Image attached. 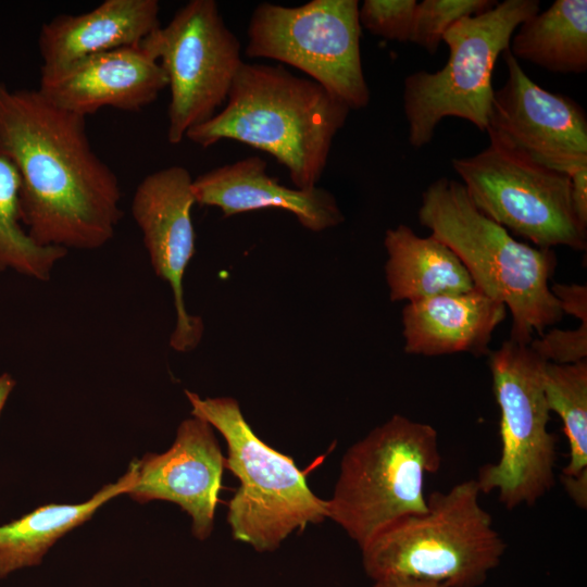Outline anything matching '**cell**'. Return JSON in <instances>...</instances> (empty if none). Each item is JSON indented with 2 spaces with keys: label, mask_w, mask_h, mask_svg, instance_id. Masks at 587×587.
Returning <instances> with one entry per match:
<instances>
[{
  "label": "cell",
  "mask_w": 587,
  "mask_h": 587,
  "mask_svg": "<svg viewBox=\"0 0 587 587\" xmlns=\"http://www.w3.org/2000/svg\"><path fill=\"white\" fill-rule=\"evenodd\" d=\"M0 153L18 173L21 222L37 245L96 250L113 238L121 186L93 151L85 116L0 83Z\"/></svg>",
  "instance_id": "6da1fadb"
},
{
  "label": "cell",
  "mask_w": 587,
  "mask_h": 587,
  "mask_svg": "<svg viewBox=\"0 0 587 587\" xmlns=\"http://www.w3.org/2000/svg\"><path fill=\"white\" fill-rule=\"evenodd\" d=\"M349 112L320 84L283 65L243 62L224 108L185 138L202 148L229 139L262 150L288 170L296 188L311 189Z\"/></svg>",
  "instance_id": "7a4b0ae2"
},
{
  "label": "cell",
  "mask_w": 587,
  "mask_h": 587,
  "mask_svg": "<svg viewBox=\"0 0 587 587\" xmlns=\"http://www.w3.org/2000/svg\"><path fill=\"white\" fill-rule=\"evenodd\" d=\"M420 223L462 261L476 288L501 302L512 315L511 340L529 345L535 333L562 319L549 282L557 259L551 249L516 240L479 211L462 183L433 182L422 195Z\"/></svg>",
  "instance_id": "3957f363"
},
{
  "label": "cell",
  "mask_w": 587,
  "mask_h": 587,
  "mask_svg": "<svg viewBox=\"0 0 587 587\" xmlns=\"http://www.w3.org/2000/svg\"><path fill=\"white\" fill-rule=\"evenodd\" d=\"M474 479L434 491L427 510L401 519L362 549V564L374 582L413 578L448 587H479L496 569L507 545L479 503Z\"/></svg>",
  "instance_id": "277c9868"
},
{
  "label": "cell",
  "mask_w": 587,
  "mask_h": 587,
  "mask_svg": "<svg viewBox=\"0 0 587 587\" xmlns=\"http://www.w3.org/2000/svg\"><path fill=\"white\" fill-rule=\"evenodd\" d=\"M440 464L437 430L395 414L345 452L327 519L362 549L395 522L427 510L425 477Z\"/></svg>",
  "instance_id": "5b68a950"
},
{
  "label": "cell",
  "mask_w": 587,
  "mask_h": 587,
  "mask_svg": "<svg viewBox=\"0 0 587 587\" xmlns=\"http://www.w3.org/2000/svg\"><path fill=\"white\" fill-rule=\"evenodd\" d=\"M185 395L191 415L210 423L226 440L225 467L239 480L227 513L235 540L270 552L295 530L327 519V500L311 490L291 457L257 436L235 398L202 399L189 390Z\"/></svg>",
  "instance_id": "8992f818"
},
{
  "label": "cell",
  "mask_w": 587,
  "mask_h": 587,
  "mask_svg": "<svg viewBox=\"0 0 587 587\" xmlns=\"http://www.w3.org/2000/svg\"><path fill=\"white\" fill-rule=\"evenodd\" d=\"M538 0H504L480 14L454 23L442 36L449 47L439 71L408 75L403 110L409 142L428 145L439 122L448 116L471 122L485 132L495 89L492 72L516 28L539 12Z\"/></svg>",
  "instance_id": "52a82bcc"
},
{
  "label": "cell",
  "mask_w": 587,
  "mask_h": 587,
  "mask_svg": "<svg viewBox=\"0 0 587 587\" xmlns=\"http://www.w3.org/2000/svg\"><path fill=\"white\" fill-rule=\"evenodd\" d=\"M500 410L501 453L478 470L482 494L498 492L508 510L534 505L555 485L558 438L548 429L550 410L544 389L547 361L529 345L504 341L488 353Z\"/></svg>",
  "instance_id": "ba28073f"
},
{
  "label": "cell",
  "mask_w": 587,
  "mask_h": 587,
  "mask_svg": "<svg viewBox=\"0 0 587 587\" xmlns=\"http://www.w3.org/2000/svg\"><path fill=\"white\" fill-rule=\"evenodd\" d=\"M359 7L357 0L261 3L251 14L245 52L291 65L350 110L363 109L370 90L361 61Z\"/></svg>",
  "instance_id": "9c48e42d"
},
{
  "label": "cell",
  "mask_w": 587,
  "mask_h": 587,
  "mask_svg": "<svg viewBox=\"0 0 587 587\" xmlns=\"http://www.w3.org/2000/svg\"><path fill=\"white\" fill-rule=\"evenodd\" d=\"M489 140L475 155L451 160L475 207L538 248L585 250L587 227L574 213L570 176Z\"/></svg>",
  "instance_id": "30bf717a"
},
{
  "label": "cell",
  "mask_w": 587,
  "mask_h": 587,
  "mask_svg": "<svg viewBox=\"0 0 587 587\" xmlns=\"http://www.w3.org/2000/svg\"><path fill=\"white\" fill-rule=\"evenodd\" d=\"M141 46L160 63L171 91L166 137L179 143L226 102L243 63L240 43L214 0H191Z\"/></svg>",
  "instance_id": "8fae6325"
},
{
  "label": "cell",
  "mask_w": 587,
  "mask_h": 587,
  "mask_svg": "<svg viewBox=\"0 0 587 587\" xmlns=\"http://www.w3.org/2000/svg\"><path fill=\"white\" fill-rule=\"evenodd\" d=\"M508 78L494 91L486 132L489 138L557 172L587 166V115L567 96L532 80L509 48Z\"/></svg>",
  "instance_id": "7c38bea8"
},
{
  "label": "cell",
  "mask_w": 587,
  "mask_h": 587,
  "mask_svg": "<svg viewBox=\"0 0 587 587\" xmlns=\"http://www.w3.org/2000/svg\"><path fill=\"white\" fill-rule=\"evenodd\" d=\"M192 179L184 166L160 168L139 183L130 205L150 264L173 292L176 324L170 346L178 352L193 350L204 329L202 320L188 313L183 288L185 271L196 250Z\"/></svg>",
  "instance_id": "4fadbf2b"
},
{
  "label": "cell",
  "mask_w": 587,
  "mask_h": 587,
  "mask_svg": "<svg viewBox=\"0 0 587 587\" xmlns=\"http://www.w3.org/2000/svg\"><path fill=\"white\" fill-rule=\"evenodd\" d=\"M224 469L213 427L192 415L179 424L168 450L137 460V478L127 495L139 503L166 500L179 505L191 516L193 536L203 540L213 529Z\"/></svg>",
  "instance_id": "5bb4252c"
},
{
  "label": "cell",
  "mask_w": 587,
  "mask_h": 587,
  "mask_svg": "<svg viewBox=\"0 0 587 587\" xmlns=\"http://www.w3.org/2000/svg\"><path fill=\"white\" fill-rule=\"evenodd\" d=\"M167 87L160 63L140 45L88 55L40 74L39 92L52 104L87 116L104 107L136 112Z\"/></svg>",
  "instance_id": "9a60e30c"
},
{
  "label": "cell",
  "mask_w": 587,
  "mask_h": 587,
  "mask_svg": "<svg viewBox=\"0 0 587 587\" xmlns=\"http://www.w3.org/2000/svg\"><path fill=\"white\" fill-rule=\"evenodd\" d=\"M267 163L251 155L212 168L192 179L196 203L218 208L224 216L261 209H282L292 213L311 232L341 224L345 216L336 198L320 187L290 188L266 174Z\"/></svg>",
  "instance_id": "2e32d148"
},
{
  "label": "cell",
  "mask_w": 587,
  "mask_h": 587,
  "mask_svg": "<svg viewBox=\"0 0 587 587\" xmlns=\"http://www.w3.org/2000/svg\"><path fill=\"white\" fill-rule=\"evenodd\" d=\"M157 0H104L80 14H60L42 24L38 48L40 73L66 68L91 54L140 46L159 28Z\"/></svg>",
  "instance_id": "e0dca14e"
},
{
  "label": "cell",
  "mask_w": 587,
  "mask_h": 587,
  "mask_svg": "<svg viewBox=\"0 0 587 587\" xmlns=\"http://www.w3.org/2000/svg\"><path fill=\"white\" fill-rule=\"evenodd\" d=\"M507 311L504 304L476 287L409 302L402 310L404 351L426 357L488 354L492 333Z\"/></svg>",
  "instance_id": "ac0fdd59"
},
{
  "label": "cell",
  "mask_w": 587,
  "mask_h": 587,
  "mask_svg": "<svg viewBox=\"0 0 587 587\" xmlns=\"http://www.w3.org/2000/svg\"><path fill=\"white\" fill-rule=\"evenodd\" d=\"M389 298L392 302H415L439 295L466 292L474 282L459 257L442 241L421 237L399 224L384 238Z\"/></svg>",
  "instance_id": "d6986e66"
},
{
  "label": "cell",
  "mask_w": 587,
  "mask_h": 587,
  "mask_svg": "<svg viewBox=\"0 0 587 587\" xmlns=\"http://www.w3.org/2000/svg\"><path fill=\"white\" fill-rule=\"evenodd\" d=\"M136 478L137 460H134L116 483L103 486L85 502L41 505L0 526V578L18 569L40 564L57 540L88 521L110 499L127 494Z\"/></svg>",
  "instance_id": "ffe728a7"
},
{
  "label": "cell",
  "mask_w": 587,
  "mask_h": 587,
  "mask_svg": "<svg viewBox=\"0 0 587 587\" xmlns=\"http://www.w3.org/2000/svg\"><path fill=\"white\" fill-rule=\"evenodd\" d=\"M511 37L509 50L519 61L561 74L587 70V1L555 0L524 21Z\"/></svg>",
  "instance_id": "44dd1931"
},
{
  "label": "cell",
  "mask_w": 587,
  "mask_h": 587,
  "mask_svg": "<svg viewBox=\"0 0 587 587\" xmlns=\"http://www.w3.org/2000/svg\"><path fill=\"white\" fill-rule=\"evenodd\" d=\"M544 389L550 412L563 424L570 447L560 480L580 509L587 507V360L574 364L547 362Z\"/></svg>",
  "instance_id": "7402d4cb"
},
{
  "label": "cell",
  "mask_w": 587,
  "mask_h": 587,
  "mask_svg": "<svg viewBox=\"0 0 587 587\" xmlns=\"http://www.w3.org/2000/svg\"><path fill=\"white\" fill-rule=\"evenodd\" d=\"M20 189L15 166L0 153V271L48 280L67 250L39 246L28 236L21 222Z\"/></svg>",
  "instance_id": "603a6c76"
},
{
  "label": "cell",
  "mask_w": 587,
  "mask_h": 587,
  "mask_svg": "<svg viewBox=\"0 0 587 587\" xmlns=\"http://www.w3.org/2000/svg\"><path fill=\"white\" fill-rule=\"evenodd\" d=\"M490 0H424L414 10L409 41L435 53L444 34L458 21L490 10Z\"/></svg>",
  "instance_id": "cb8c5ba5"
},
{
  "label": "cell",
  "mask_w": 587,
  "mask_h": 587,
  "mask_svg": "<svg viewBox=\"0 0 587 587\" xmlns=\"http://www.w3.org/2000/svg\"><path fill=\"white\" fill-rule=\"evenodd\" d=\"M415 0H365L359 7L361 28L387 40L409 41Z\"/></svg>",
  "instance_id": "d4e9b609"
},
{
  "label": "cell",
  "mask_w": 587,
  "mask_h": 587,
  "mask_svg": "<svg viewBox=\"0 0 587 587\" xmlns=\"http://www.w3.org/2000/svg\"><path fill=\"white\" fill-rule=\"evenodd\" d=\"M544 360L554 364H574L587 360V322L576 329L552 328L529 342Z\"/></svg>",
  "instance_id": "484cf974"
},
{
  "label": "cell",
  "mask_w": 587,
  "mask_h": 587,
  "mask_svg": "<svg viewBox=\"0 0 587 587\" xmlns=\"http://www.w3.org/2000/svg\"><path fill=\"white\" fill-rule=\"evenodd\" d=\"M551 292L557 298L562 313L587 322V286L582 284H553Z\"/></svg>",
  "instance_id": "4316f807"
},
{
  "label": "cell",
  "mask_w": 587,
  "mask_h": 587,
  "mask_svg": "<svg viewBox=\"0 0 587 587\" xmlns=\"http://www.w3.org/2000/svg\"><path fill=\"white\" fill-rule=\"evenodd\" d=\"M571 201L578 221L587 227V166H583L570 175Z\"/></svg>",
  "instance_id": "83f0119b"
},
{
  "label": "cell",
  "mask_w": 587,
  "mask_h": 587,
  "mask_svg": "<svg viewBox=\"0 0 587 587\" xmlns=\"http://www.w3.org/2000/svg\"><path fill=\"white\" fill-rule=\"evenodd\" d=\"M373 587H448L446 584L413 579V578H388L374 582Z\"/></svg>",
  "instance_id": "f1b7e54d"
},
{
  "label": "cell",
  "mask_w": 587,
  "mask_h": 587,
  "mask_svg": "<svg viewBox=\"0 0 587 587\" xmlns=\"http://www.w3.org/2000/svg\"><path fill=\"white\" fill-rule=\"evenodd\" d=\"M15 385L14 379L7 373L0 374V414Z\"/></svg>",
  "instance_id": "f546056e"
}]
</instances>
